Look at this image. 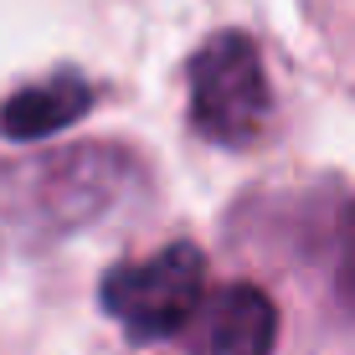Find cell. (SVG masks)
<instances>
[{"instance_id": "6da1fadb", "label": "cell", "mask_w": 355, "mask_h": 355, "mask_svg": "<svg viewBox=\"0 0 355 355\" xmlns=\"http://www.w3.org/2000/svg\"><path fill=\"white\" fill-rule=\"evenodd\" d=\"M191 119L222 150H248L268 134L273 88L248 31H216L191 57Z\"/></svg>"}, {"instance_id": "7a4b0ae2", "label": "cell", "mask_w": 355, "mask_h": 355, "mask_svg": "<svg viewBox=\"0 0 355 355\" xmlns=\"http://www.w3.org/2000/svg\"><path fill=\"white\" fill-rule=\"evenodd\" d=\"M206 299V258L191 242H170L155 258L119 263L103 278V309L129 335H180Z\"/></svg>"}, {"instance_id": "3957f363", "label": "cell", "mask_w": 355, "mask_h": 355, "mask_svg": "<svg viewBox=\"0 0 355 355\" xmlns=\"http://www.w3.org/2000/svg\"><path fill=\"white\" fill-rule=\"evenodd\" d=\"M124 170L129 165L119 150H67V155H52L46 165L16 170L0 186L16 191L10 216H26L36 232H67L114 206Z\"/></svg>"}, {"instance_id": "277c9868", "label": "cell", "mask_w": 355, "mask_h": 355, "mask_svg": "<svg viewBox=\"0 0 355 355\" xmlns=\"http://www.w3.org/2000/svg\"><path fill=\"white\" fill-rule=\"evenodd\" d=\"M186 329L201 355H273L278 309L263 288L227 284L222 293L201 299V309H196V320Z\"/></svg>"}, {"instance_id": "5b68a950", "label": "cell", "mask_w": 355, "mask_h": 355, "mask_svg": "<svg viewBox=\"0 0 355 355\" xmlns=\"http://www.w3.org/2000/svg\"><path fill=\"white\" fill-rule=\"evenodd\" d=\"M93 103V88L83 78H72V72H57V78L46 83H31V88L10 93L6 108H0V129L10 134V139H46V134L78 124L83 114H88Z\"/></svg>"}, {"instance_id": "8992f818", "label": "cell", "mask_w": 355, "mask_h": 355, "mask_svg": "<svg viewBox=\"0 0 355 355\" xmlns=\"http://www.w3.org/2000/svg\"><path fill=\"white\" fill-rule=\"evenodd\" d=\"M324 263H329V284H335L340 304L355 309V206H340L335 227L324 237Z\"/></svg>"}]
</instances>
